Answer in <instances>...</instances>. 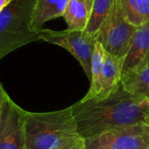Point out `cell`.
Wrapping results in <instances>:
<instances>
[{"label":"cell","instance_id":"cell-1","mask_svg":"<svg viewBox=\"0 0 149 149\" xmlns=\"http://www.w3.org/2000/svg\"><path fill=\"white\" fill-rule=\"evenodd\" d=\"M71 108L84 140L118 127L149 125V101L132 95L121 83L109 93L81 100Z\"/></svg>","mask_w":149,"mask_h":149},{"label":"cell","instance_id":"cell-2","mask_svg":"<svg viewBox=\"0 0 149 149\" xmlns=\"http://www.w3.org/2000/svg\"><path fill=\"white\" fill-rule=\"evenodd\" d=\"M24 149H85L72 108L49 113L24 111Z\"/></svg>","mask_w":149,"mask_h":149},{"label":"cell","instance_id":"cell-3","mask_svg":"<svg viewBox=\"0 0 149 149\" xmlns=\"http://www.w3.org/2000/svg\"><path fill=\"white\" fill-rule=\"evenodd\" d=\"M35 0H12L0 12V59L29 43L39 40L31 30Z\"/></svg>","mask_w":149,"mask_h":149},{"label":"cell","instance_id":"cell-4","mask_svg":"<svg viewBox=\"0 0 149 149\" xmlns=\"http://www.w3.org/2000/svg\"><path fill=\"white\" fill-rule=\"evenodd\" d=\"M135 30L136 27L125 18L118 0H114L112 10L95 38L107 52L124 60Z\"/></svg>","mask_w":149,"mask_h":149},{"label":"cell","instance_id":"cell-5","mask_svg":"<svg viewBox=\"0 0 149 149\" xmlns=\"http://www.w3.org/2000/svg\"><path fill=\"white\" fill-rule=\"evenodd\" d=\"M38 38L62 47L70 52L80 64L88 79H91V63L96 38L85 31H53L42 29Z\"/></svg>","mask_w":149,"mask_h":149},{"label":"cell","instance_id":"cell-6","mask_svg":"<svg viewBox=\"0 0 149 149\" xmlns=\"http://www.w3.org/2000/svg\"><path fill=\"white\" fill-rule=\"evenodd\" d=\"M149 125L118 127L85 139V149H148Z\"/></svg>","mask_w":149,"mask_h":149},{"label":"cell","instance_id":"cell-7","mask_svg":"<svg viewBox=\"0 0 149 149\" xmlns=\"http://www.w3.org/2000/svg\"><path fill=\"white\" fill-rule=\"evenodd\" d=\"M24 114L6 93L0 113V149H24Z\"/></svg>","mask_w":149,"mask_h":149},{"label":"cell","instance_id":"cell-8","mask_svg":"<svg viewBox=\"0 0 149 149\" xmlns=\"http://www.w3.org/2000/svg\"><path fill=\"white\" fill-rule=\"evenodd\" d=\"M149 52V22L137 27L129 50L124 58L122 76L139 68ZM121 76V77H122Z\"/></svg>","mask_w":149,"mask_h":149},{"label":"cell","instance_id":"cell-9","mask_svg":"<svg viewBox=\"0 0 149 149\" xmlns=\"http://www.w3.org/2000/svg\"><path fill=\"white\" fill-rule=\"evenodd\" d=\"M93 0H69L63 12L68 31H85L92 12Z\"/></svg>","mask_w":149,"mask_h":149},{"label":"cell","instance_id":"cell-10","mask_svg":"<svg viewBox=\"0 0 149 149\" xmlns=\"http://www.w3.org/2000/svg\"><path fill=\"white\" fill-rule=\"evenodd\" d=\"M68 1L69 0H35L31 17V30L39 33L46 22L62 17Z\"/></svg>","mask_w":149,"mask_h":149},{"label":"cell","instance_id":"cell-11","mask_svg":"<svg viewBox=\"0 0 149 149\" xmlns=\"http://www.w3.org/2000/svg\"><path fill=\"white\" fill-rule=\"evenodd\" d=\"M120 83L132 95L149 100V63L122 76Z\"/></svg>","mask_w":149,"mask_h":149},{"label":"cell","instance_id":"cell-12","mask_svg":"<svg viewBox=\"0 0 149 149\" xmlns=\"http://www.w3.org/2000/svg\"><path fill=\"white\" fill-rule=\"evenodd\" d=\"M123 61V59L106 52L100 79V90L98 95L109 93L120 83Z\"/></svg>","mask_w":149,"mask_h":149},{"label":"cell","instance_id":"cell-13","mask_svg":"<svg viewBox=\"0 0 149 149\" xmlns=\"http://www.w3.org/2000/svg\"><path fill=\"white\" fill-rule=\"evenodd\" d=\"M125 18L134 27L149 22V0H118Z\"/></svg>","mask_w":149,"mask_h":149},{"label":"cell","instance_id":"cell-14","mask_svg":"<svg viewBox=\"0 0 149 149\" xmlns=\"http://www.w3.org/2000/svg\"><path fill=\"white\" fill-rule=\"evenodd\" d=\"M106 51L104 50L103 46L96 41L94 51L92 57V63H91V79H90V88L86 96L82 99L83 100H90L96 95L99 94L100 90V79H101V72L104 64V58H105Z\"/></svg>","mask_w":149,"mask_h":149},{"label":"cell","instance_id":"cell-15","mask_svg":"<svg viewBox=\"0 0 149 149\" xmlns=\"http://www.w3.org/2000/svg\"><path fill=\"white\" fill-rule=\"evenodd\" d=\"M113 1L114 0H93L91 17L85 31L94 37L96 36L110 13Z\"/></svg>","mask_w":149,"mask_h":149},{"label":"cell","instance_id":"cell-16","mask_svg":"<svg viewBox=\"0 0 149 149\" xmlns=\"http://www.w3.org/2000/svg\"><path fill=\"white\" fill-rule=\"evenodd\" d=\"M5 94H6V92L4 91L2 84L0 83V113H1V107H2V104H3V101Z\"/></svg>","mask_w":149,"mask_h":149},{"label":"cell","instance_id":"cell-17","mask_svg":"<svg viewBox=\"0 0 149 149\" xmlns=\"http://www.w3.org/2000/svg\"><path fill=\"white\" fill-rule=\"evenodd\" d=\"M12 0H0V12L8 5Z\"/></svg>","mask_w":149,"mask_h":149},{"label":"cell","instance_id":"cell-18","mask_svg":"<svg viewBox=\"0 0 149 149\" xmlns=\"http://www.w3.org/2000/svg\"><path fill=\"white\" fill-rule=\"evenodd\" d=\"M149 63V52L148 54V56H147V58H146V59L144 60V62L142 63V65H141V66H142V65H147V64H148ZM140 66V67H141Z\"/></svg>","mask_w":149,"mask_h":149},{"label":"cell","instance_id":"cell-19","mask_svg":"<svg viewBox=\"0 0 149 149\" xmlns=\"http://www.w3.org/2000/svg\"><path fill=\"white\" fill-rule=\"evenodd\" d=\"M59 149H77V148H59Z\"/></svg>","mask_w":149,"mask_h":149},{"label":"cell","instance_id":"cell-20","mask_svg":"<svg viewBox=\"0 0 149 149\" xmlns=\"http://www.w3.org/2000/svg\"><path fill=\"white\" fill-rule=\"evenodd\" d=\"M148 101H149V100H148Z\"/></svg>","mask_w":149,"mask_h":149},{"label":"cell","instance_id":"cell-21","mask_svg":"<svg viewBox=\"0 0 149 149\" xmlns=\"http://www.w3.org/2000/svg\"><path fill=\"white\" fill-rule=\"evenodd\" d=\"M148 149H149V148H148Z\"/></svg>","mask_w":149,"mask_h":149}]
</instances>
